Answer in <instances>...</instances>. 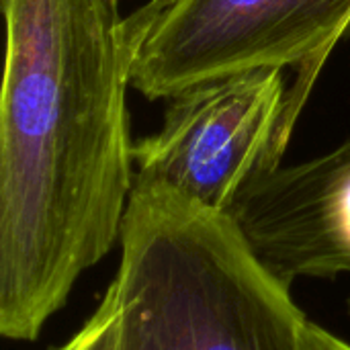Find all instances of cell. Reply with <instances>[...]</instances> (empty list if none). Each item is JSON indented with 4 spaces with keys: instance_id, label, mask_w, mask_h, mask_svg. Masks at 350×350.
<instances>
[{
    "instance_id": "obj_1",
    "label": "cell",
    "mask_w": 350,
    "mask_h": 350,
    "mask_svg": "<svg viewBox=\"0 0 350 350\" xmlns=\"http://www.w3.org/2000/svg\"><path fill=\"white\" fill-rule=\"evenodd\" d=\"M0 2V334L33 342L121 240L133 49L119 0Z\"/></svg>"
},
{
    "instance_id": "obj_2",
    "label": "cell",
    "mask_w": 350,
    "mask_h": 350,
    "mask_svg": "<svg viewBox=\"0 0 350 350\" xmlns=\"http://www.w3.org/2000/svg\"><path fill=\"white\" fill-rule=\"evenodd\" d=\"M121 350H306L291 285L252 252L230 213L135 178L113 279Z\"/></svg>"
},
{
    "instance_id": "obj_3",
    "label": "cell",
    "mask_w": 350,
    "mask_h": 350,
    "mask_svg": "<svg viewBox=\"0 0 350 350\" xmlns=\"http://www.w3.org/2000/svg\"><path fill=\"white\" fill-rule=\"evenodd\" d=\"M350 29V0H148L127 18L131 86L150 100L252 70L297 68L281 139L334 45Z\"/></svg>"
},
{
    "instance_id": "obj_4",
    "label": "cell",
    "mask_w": 350,
    "mask_h": 350,
    "mask_svg": "<svg viewBox=\"0 0 350 350\" xmlns=\"http://www.w3.org/2000/svg\"><path fill=\"white\" fill-rule=\"evenodd\" d=\"M287 92L283 70L242 72L178 92L158 131L133 142L135 178L228 213L252 174L283 164Z\"/></svg>"
},
{
    "instance_id": "obj_5",
    "label": "cell",
    "mask_w": 350,
    "mask_h": 350,
    "mask_svg": "<svg viewBox=\"0 0 350 350\" xmlns=\"http://www.w3.org/2000/svg\"><path fill=\"white\" fill-rule=\"evenodd\" d=\"M328 207L336 240L350 258V137L330 150Z\"/></svg>"
},
{
    "instance_id": "obj_6",
    "label": "cell",
    "mask_w": 350,
    "mask_h": 350,
    "mask_svg": "<svg viewBox=\"0 0 350 350\" xmlns=\"http://www.w3.org/2000/svg\"><path fill=\"white\" fill-rule=\"evenodd\" d=\"M119 332L121 326H119L117 289L111 283L98 308L86 320V324L66 345L55 350H121Z\"/></svg>"
},
{
    "instance_id": "obj_7",
    "label": "cell",
    "mask_w": 350,
    "mask_h": 350,
    "mask_svg": "<svg viewBox=\"0 0 350 350\" xmlns=\"http://www.w3.org/2000/svg\"><path fill=\"white\" fill-rule=\"evenodd\" d=\"M306 350H350V345L310 320L306 328Z\"/></svg>"
}]
</instances>
